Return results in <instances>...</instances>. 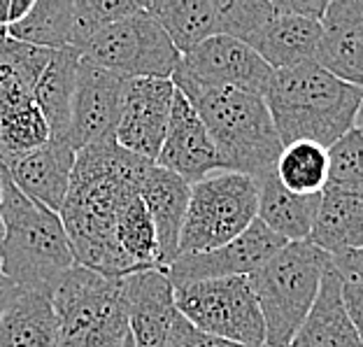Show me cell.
<instances>
[{
    "mask_svg": "<svg viewBox=\"0 0 363 347\" xmlns=\"http://www.w3.org/2000/svg\"><path fill=\"white\" fill-rule=\"evenodd\" d=\"M291 347H363L357 329L345 312L342 277L333 261L321 277L317 301L296 334Z\"/></svg>",
    "mask_w": 363,
    "mask_h": 347,
    "instance_id": "cell-21",
    "label": "cell"
},
{
    "mask_svg": "<svg viewBox=\"0 0 363 347\" xmlns=\"http://www.w3.org/2000/svg\"><path fill=\"white\" fill-rule=\"evenodd\" d=\"M354 131H359V133L363 136V101H361V107L357 112V121H354Z\"/></svg>",
    "mask_w": 363,
    "mask_h": 347,
    "instance_id": "cell-39",
    "label": "cell"
},
{
    "mask_svg": "<svg viewBox=\"0 0 363 347\" xmlns=\"http://www.w3.org/2000/svg\"><path fill=\"white\" fill-rule=\"evenodd\" d=\"M198 112L219 156L221 170L252 180L272 175L282 154L266 98L233 89H210L191 82H172Z\"/></svg>",
    "mask_w": 363,
    "mask_h": 347,
    "instance_id": "cell-3",
    "label": "cell"
},
{
    "mask_svg": "<svg viewBox=\"0 0 363 347\" xmlns=\"http://www.w3.org/2000/svg\"><path fill=\"white\" fill-rule=\"evenodd\" d=\"M145 10L161 23L182 56L221 35V0H150Z\"/></svg>",
    "mask_w": 363,
    "mask_h": 347,
    "instance_id": "cell-24",
    "label": "cell"
},
{
    "mask_svg": "<svg viewBox=\"0 0 363 347\" xmlns=\"http://www.w3.org/2000/svg\"><path fill=\"white\" fill-rule=\"evenodd\" d=\"M284 245V238L272 233L266 224L254 219L245 233L238 236L235 241L217 247V250L177 257L166 268V275L172 287L201 282V280L250 277L254 270H259Z\"/></svg>",
    "mask_w": 363,
    "mask_h": 347,
    "instance_id": "cell-13",
    "label": "cell"
},
{
    "mask_svg": "<svg viewBox=\"0 0 363 347\" xmlns=\"http://www.w3.org/2000/svg\"><path fill=\"white\" fill-rule=\"evenodd\" d=\"M275 70L235 38L217 35L182 56L172 82H191L210 89H233L266 98Z\"/></svg>",
    "mask_w": 363,
    "mask_h": 347,
    "instance_id": "cell-10",
    "label": "cell"
},
{
    "mask_svg": "<svg viewBox=\"0 0 363 347\" xmlns=\"http://www.w3.org/2000/svg\"><path fill=\"white\" fill-rule=\"evenodd\" d=\"M257 182L259 189V208L257 219L266 224L272 233L284 238L286 243H303L312 233L321 205V194L303 196L289 192L279 184L277 175H266Z\"/></svg>",
    "mask_w": 363,
    "mask_h": 347,
    "instance_id": "cell-22",
    "label": "cell"
},
{
    "mask_svg": "<svg viewBox=\"0 0 363 347\" xmlns=\"http://www.w3.org/2000/svg\"><path fill=\"white\" fill-rule=\"evenodd\" d=\"M126 77L101 68L86 59L79 61L75 94H72L70 123L65 140L75 152L89 145L114 140L121 114Z\"/></svg>",
    "mask_w": 363,
    "mask_h": 347,
    "instance_id": "cell-11",
    "label": "cell"
},
{
    "mask_svg": "<svg viewBox=\"0 0 363 347\" xmlns=\"http://www.w3.org/2000/svg\"><path fill=\"white\" fill-rule=\"evenodd\" d=\"M79 61L82 54L77 49H56V52H52V59H49L45 72L40 75L35 89H33V98H35L40 112H43L52 138H65V133H68Z\"/></svg>",
    "mask_w": 363,
    "mask_h": 347,
    "instance_id": "cell-26",
    "label": "cell"
},
{
    "mask_svg": "<svg viewBox=\"0 0 363 347\" xmlns=\"http://www.w3.org/2000/svg\"><path fill=\"white\" fill-rule=\"evenodd\" d=\"M319 43L321 21L275 12L270 21L247 38L245 45H250L272 70H284L315 61Z\"/></svg>",
    "mask_w": 363,
    "mask_h": 347,
    "instance_id": "cell-20",
    "label": "cell"
},
{
    "mask_svg": "<svg viewBox=\"0 0 363 347\" xmlns=\"http://www.w3.org/2000/svg\"><path fill=\"white\" fill-rule=\"evenodd\" d=\"M191 184L177 177L175 172L159 168L152 163L140 182V198H143L147 212L159 238V263L166 270L179 252V233L184 224Z\"/></svg>",
    "mask_w": 363,
    "mask_h": 347,
    "instance_id": "cell-18",
    "label": "cell"
},
{
    "mask_svg": "<svg viewBox=\"0 0 363 347\" xmlns=\"http://www.w3.org/2000/svg\"><path fill=\"white\" fill-rule=\"evenodd\" d=\"M177 87L172 79H126L114 143L145 161L156 163L166 138Z\"/></svg>",
    "mask_w": 363,
    "mask_h": 347,
    "instance_id": "cell-12",
    "label": "cell"
},
{
    "mask_svg": "<svg viewBox=\"0 0 363 347\" xmlns=\"http://www.w3.org/2000/svg\"><path fill=\"white\" fill-rule=\"evenodd\" d=\"M172 289L177 315L198 331L238 345H266V324L250 277L201 280Z\"/></svg>",
    "mask_w": 363,
    "mask_h": 347,
    "instance_id": "cell-8",
    "label": "cell"
},
{
    "mask_svg": "<svg viewBox=\"0 0 363 347\" xmlns=\"http://www.w3.org/2000/svg\"><path fill=\"white\" fill-rule=\"evenodd\" d=\"M331 257L312 243H286L250 275L257 296L266 347H289L317 301Z\"/></svg>",
    "mask_w": 363,
    "mask_h": 347,
    "instance_id": "cell-5",
    "label": "cell"
},
{
    "mask_svg": "<svg viewBox=\"0 0 363 347\" xmlns=\"http://www.w3.org/2000/svg\"><path fill=\"white\" fill-rule=\"evenodd\" d=\"M308 243L328 257L363 250V196L326 187Z\"/></svg>",
    "mask_w": 363,
    "mask_h": 347,
    "instance_id": "cell-23",
    "label": "cell"
},
{
    "mask_svg": "<svg viewBox=\"0 0 363 347\" xmlns=\"http://www.w3.org/2000/svg\"><path fill=\"white\" fill-rule=\"evenodd\" d=\"M342 277V275H340ZM342 305L363 343V282L342 277Z\"/></svg>",
    "mask_w": 363,
    "mask_h": 347,
    "instance_id": "cell-33",
    "label": "cell"
},
{
    "mask_svg": "<svg viewBox=\"0 0 363 347\" xmlns=\"http://www.w3.org/2000/svg\"><path fill=\"white\" fill-rule=\"evenodd\" d=\"M117 247L133 272L161 268L159 263V238L147 212L143 198L135 196L126 203L117 221ZM163 270V268H161Z\"/></svg>",
    "mask_w": 363,
    "mask_h": 347,
    "instance_id": "cell-28",
    "label": "cell"
},
{
    "mask_svg": "<svg viewBox=\"0 0 363 347\" xmlns=\"http://www.w3.org/2000/svg\"><path fill=\"white\" fill-rule=\"evenodd\" d=\"M19 292L10 280L5 277V272L0 270V315H3V310L7 308V303H10L14 299V294Z\"/></svg>",
    "mask_w": 363,
    "mask_h": 347,
    "instance_id": "cell-36",
    "label": "cell"
},
{
    "mask_svg": "<svg viewBox=\"0 0 363 347\" xmlns=\"http://www.w3.org/2000/svg\"><path fill=\"white\" fill-rule=\"evenodd\" d=\"M326 0H272L277 14H289V16H303V19L321 21L326 12Z\"/></svg>",
    "mask_w": 363,
    "mask_h": 347,
    "instance_id": "cell-34",
    "label": "cell"
},
{
    "mask_svg": "<svg viewBox=\"0 0 363 347\" xmlns=\"http://www.w3.org/2000/svg\"><path fill=\"white\" fill-rule=\"evenodd\" d=\"M156 166L175 172L189 184H196L212 172L221 170L219 156L208 128H205V123L198 117L191 103L179 91L175 94V101H172L168 131L166 138H163Z\"/></svg>",
    "mask_w": 363,
    "mask_h": 347,
    "instance_id": "cell-14",
    "label": "cell"
},
{
    "mask_svg": "<svg viewBox=\"0 0 363 347\" xmlns=\"http://www.w3.org/2000/svg\"><path fill=\"white\" fill-rule=\"evenodd\" d=\"M363 196V136L350 131L328 150V184Z\"/></svg>",
    "mask_w": 363,
    "mask_h": 347,
    "instance_id": "cell-31",
    "label": "cell"
},
{
    "mask_svg": "<svg viewBox=\"0 0 363 347\" xmlns=\"http://www.w3.org/2000/svg\"><path fill=\"white\" fill-rule=\"evenodd\" d=\"M5 35L49 52L70 47L72 0H35L33 10L19 23L7 26Z\"/></svg>",
    "mask_w": 363,
    "mask_h": 347,
    "instance_id": "cell-27",
    "label": "cell"
},
{
    "mask_svg": "<svg viewBox=\"0 0 363 347\" xmlns=\"http://www.w3.org/2000/svg\"><path fill=\"white\" fill-rule=\"evenodd\" d=\"M331 261L342 277L363 282V250H350V252L335 254V257H331Z\"/></svg>",
    "mask_w": 363,
    "mask_h": 347,
    "instance_id": "cell-35",
    "label": "cell"
},
{
    "mask_svg": "<svg viewBox=\"0 0 363 347\" xmlns=\"http://www.w3.org/2000/svg\"><path fill=\"white\" fill-rule=\"evenodd\" d=\"M128 334L135 347H168L175 319V289L166 270L152 268L121 277Z\"/></svg>",
    "mask_w": 363,
    "mask_h": 347,
    "instance_id": "cell-15",
    "label": "cell"
},
{
    "mask_svg": "<svg viewBox=\"0 0 363 347\" xmlns=\"http://www.w3.org/2000/svg\"><path fill=\"white\" fill-rule=\"evenodd\" d=\"M59 347H121L128 338L121 277L75 266L54 289Z\"/></svg>",
    "mask_w": 363,
    "mask_h": 347,
    "instance_id": "cell-6",
    "label": "cell"
},
{
    "mask_svg": "<svg viewBox=\"0 0 363 347\" xmlns=\"http://www.w3.org/2000/svg\"><path fill=\"white\" fill-rule=\"evenodd\" d=\"M315 61L335 77L363 89V0H333L326 5Z\"/></svg>",
    "mask_w": 363,
    "mask_h": 347,
    "instance_id": "cell-17",
    "label": "cell"
},
{
    "mask_svg": "<svg viewBox=\"0 0 363 347\" xmlns=\"http://www.w3.org/2000/svg\"><path fill=\"white\" fill-rule=\"evenodd\" d=\"M121 347H135V343H133V338H130V334H128V338L123 341V345Z\"/></svg>",
    "mask_w": 363,
    "mask_h": 347,
    "instance_id": "cell-40",
    "label": "cell"
},
{
    "mask_svg": "<svg viewBox=\"0 0 363 347\" xmlns=\"http://www.w3.org/2000/svg\"><path fill=\"white\" fill-rule=\"evenodd\" d=\"M12 184V177H10V170L3 161H0V233H3V205H5V192L7 187Z\"/></svg>",
    "mask_w": 363,
    "mask_h": 347,
    "instance_id": "cell-38",
    "label": "cell"
},
{
    "mask_svg": "<svg viewBox=\"0 0 363 347\" xmlns=\"http://www.w3.org/2000/svg\"><path fill=\"white\" fill-rule=\"evenodd\" d=\"M82 59L126 79H172L182 54L143 3L138 12L98 33L82 49Z\"/></svg>",
    "mask_w": 363,
    "mask_h": 347,
    "instance_id": "cell-9",
    "label": "cell"
},
{
    "mask_svg": "<svg viewBox=\"0 0 363 347\" xmlns=\"http://www.w3.org/2000/svg\"><path fill=\"white\" fill-rule=\"evenodd\" d=\"M363 89L335 77L317 61L275 70L266 94L282 147L317 143L326 150L354 131Z\"/></svg>",
    "mask_w": 363,
    "mask_h": 347,
    "instance_id": "cell-2",
    "label": "cell"
},
{
    "mask_svg": "<svg viewBox=\"0 0 363 347\" xmlns=\"http://www.w3.org/2000/svg\"><path fill=\"white\" fill-rule=\"evenodd\" d=\"M143 3L138 0H72V35L70 47L82 54L98 33L123 16L138 12Z\"/></svg>",
    "mask_w": 363,
    "mask_h": 347,
    "instance_id": "cell-30",
    "label": "cell"
},
{
    "mask_svg": "<svg viewBox=\"0 0 363 347\" xmlns=\"http://www.w3.org/2000/svg\"><path fill=\"white\" fill-rule=\"evenodd\" d=\"M275 175L294 194H321L328 184V150L317 143L286 145L277 159Z\"/></svg>",
    "mask_w": 363,
    "mask_h": 347,
    "instance_id": "cell-29",
    "label": "cell"
},
{
    "mask_svg": "<svg viewBox=\"0 0 363 347\" xmlns=\"http://www.w3.org/2000/svg\"><path fill=\"white\" fill-rule=\"evenodd\" d=\"M152 161L126 152L114 140L77 152L70 187L59 210L77 266L105 277H126L133 270L117 247V221Z\"/></svg>",
    "mask_w": 363,
    "mask_h": 347,
    "instance_id": "cell-1",
    "label": "cell"
},
{
    "mask_svg": "<svg viewBox=\"0 0 363 347\" xmlns=\"http://www.w3.org/2000/svg\"><path fill=\"white\" fill-rule=\"evenodd\" d=\"M257 182L240 172L217 170L196 182L182 224L177 257L212 252L235 241L257 219Z\"/></svg>",
    "mask_w": 363,
    "mask_h": 347,
    "instance_id": "cell-7",
    "label": "cell"
},
{
    "mask_svg": "<svg viewBox=\"0 0 363 347\" xmlns=\"http://www.w3.org/2000/svg\"><path fill=\"white\" fill-rule=\"evenodd\" d=\"M33 5H35V0H12V7H10V26L12 23H19L23 16H26Z\"/></svg>",
    "mask_w": 363,
    "mask_h": 347,
    "instance_id": "cell-37",
    "label": "cell"
},
{
    "mask_svg": "<svg viewBox=\"0 0 363 347\" xmlns=\"http://www.w3.org/2000/svg\"><path fill=\"white\" fill-rule=\"evenodd\" d=\"M49 126L33 98V89L10 72H0V161L10 163L43 147Z\"/></svg>",
    "mask_w": 363,
    "mask_h": 347,
    "instance_id": "cell-19",
    "label": "cell"
},
{
    "mask_svg": "<svg viewBox=\"0 0 363 347\" xmlns=\"http://www.w3.org/2000/svg\"><path fill=\"white\" fill-rule=\"evenodd\" d=\"M168 347H250V345H238V343L224 341V338L208 336L189 324L182 315H175L172 329H170V338H168Z\"/></svg>",
    "mask_w": 363,
    "mask_h": 347,
    "instance_id": "cell-32",
    "label": "cell"
},
{
    "mask_svg": "<svg viewBox=\"0 0 363 347\" xmlns=\"http://www.w3.org/2000/svg\"><path fill=\"white\" fill-rule=\"evenodd\" d=\"M77 266L59 212L23 196L14 182L5 192L0 270L19 292L52 296Z\"/></svg>",
    "mask_w": 363,
    "mask_h": 347,
    "instance_id": "cell-4",
    "label": "cell"
},
{
    "mask_svg": "<svg viewBox=\"0 0 363 347\" xmlns=\"http://www.w3.org/2000/svg\"><path fill=\"white\" fill-rule=\"evenodd\" d=\"M289 347H291V345H289Z\"/></svg>",
    "mask_w": 363,
    "mask_h": 347,
    "instance_id": "cell-41",
    "label": "cell"
},
{
    "mask_svg": "<svg viewBox=\"0 0 363 347\" xmlns=\"http://www.w3.org/2000/svg\"><path fill=\"white\" fill-rule=\"evenodd\" d=\"M0 347H59L52 296L16 292L0 315Z\"/></svg>",
    "mask_w": 363,
    "mask_h": 347,
    "instance_id": "cell-25",
    "label": "cell"
},
{
    "mask_svg": "<svg viewBox=\"0 0 363 347\" xmlns=\"http://www.w3.org/2000/svg\"><path fill=\"white\" fill-rule=\"evenodd\" d=\"M77 152L65 138H49L43 147L7 163L14 187L23 196L59 212L68 194Z\"/></svg>",
    "mask_w": 363,
    "mask_h": 347,
    "instance_id": "cell-16",
    "label": "cell"
}]
</instances>
